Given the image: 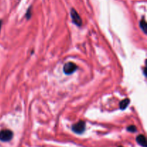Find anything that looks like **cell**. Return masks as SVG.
<instances>
[{"mask_svg":"<svg viewBox=\"0 0 147 147\" xmlns=\"http://www.w3.org/2000/svg\"><path fill=\"white\" fill-rule=\"evenodd\" d=\"M30 16H31V11H30V9H29L28 11H27V13L26 14V17H27V19H30Z\"/></svg>","mask_w":147,"mask_h":147,"instance_id":"cell-9","label":"cell"},{"mask_svg":"<svg viewBox=\"0 0 147 147\" xmlns=\"http://www.w3.org/2000/svg\"><path fill=\"white\" fill-rule=\"evenodd\" d=\"M129 103H130V100L129 98H125L123 100H122L120 103V109L121 110H124L127 108V106H129Z\"/></svg>","mask_w":147,"mask_h":147,"instance_id":"cell-6","label":"cell"},{"mask_svg":"<svg viewBox=\"0 0 147 147\" xmlns=\"http://www.w3.org/2000/svg\"><path fill=\"white\" fill-rule=\"evenodd\" d=\"M13 136H14V134L11 130L5 129V130H1L0 131V141L1 142H9L12 139Z\"/></svg>","mask_w":147,"mask_h":147,"instance_id":"cell-1","label":"cell"},{"mask_svg":"<svg viewBox=\"0 0 147 147\" xmlns=\"http://www.w3.org/2000/svg\"><path fill=\"white\" fill-rule=\"evenodd\" d=\"M78 69V66L75 63L70 62L66 63L63 67V71L66 75H71L76 72Z\"/></svg>","mask_w":147,"mask_h":147,"instance_id":"cell-3","label":"cell"},{"mask_svg":"<svg viewBox=\"0 0 147 147\" xmlns=\"http://www.w3.org/2000/svg\"><path fill=\"white\" fill-rule=\"evenodd\" d=\"M127 131H128L132 132V133H134V132H136V131H137V129H136V127L135 126H134V125H131V126H128Z\"/></svg>","mask_w":147,"mask_h":147,"instance_id":"cell-8","label":"cell"},{"mask_svg":"<svg viewBox=\"0 0 147 147\" xmlns=\"http://www.w3.org/2000/svg\"><path fill=\"white\" fill-rule=\"evenodd\" d=\"M136 142L137 143L139 144V145H141L143 147H146V139L144 135H139V136L136 137Z\"/></svg>","mask_w":147,"mask_h":147,"instance_id":"cell-5","label":"cell"},{"mask_svg":"<svg viewBox=\"0 0 147 147\" xmlns=\"http://www.w3.org/2000/svg\"><path fill=\"white\" fill-rule=\"evenodd\" d=\"M140 27H141V29H142V30H143L145 34H146V33H147V31H146L147 24H146V20H145L144 19H142V20H141V22H140Z\"/></svg>","mask_w":147,"mask_h":147,"instance_id":"cell-7","label":"cell"},{"mask_svg":"<svg viewBox=\"0 0 147 147\" xmlns=\"http://www.w3.org/2000/svg\"><path fill=\"white\" fill-rule=\"evenodd\" d=\"M1 24H2V21L0 20V30H1Z\"/></svg>","mask_w":147,"mask_h":147,"instance_id":"cell-10","label":"cell"},{"mask_svg":"<svg viewBox=\"0 0 147 147\" xmlns=\"http://www.w3.org/2000/svg\"><path fill=\"white\" fill-rule=\"evenodd\" d=\"M119 147H123V146H119Z\"/></svg>","mask_w":147,"mask_h":147,"instance_id":"cell-11","label":"cell"},{"mask_svg":"<svg viewBox=\"0 0 147 147\" xmlns=\"http://www.w3.org/2000/svg\"><path fill=\"white\" fill-rule=\"evenodd\" d=\"M70 14H71L72 20H73V23L75 24H76L78 27H80L83 24V22H82L81 17H80L78 13L76 11L75 9H71V11H70Z\"/></svg>","mask_w":147,"mask_h":147,"instance_id":"cell-4","label":"cell"},{"mask_svg":"<svg viewBox=\"0 0 147 147\" xmlns=\"http://www.w3.org/2000/svg\"><path fill=\"white\" fill-rule=\"evenodd\" d=\"M72 130L76 134H81L86 130V123H85V121H80L75 123L72 126Z\"/></svg>","mask_w":147,"mask_h":147,"instance_id":"cell-2","label":"cell"}]
</instances>
